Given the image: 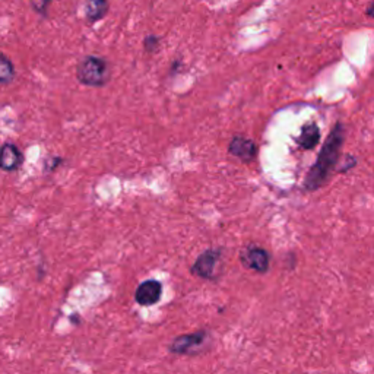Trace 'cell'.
Instances as JSON below:
<instances>
[{
    "label": "cell",
    "instance_id": "cell-16",
    "mask_svg": "<svg viewBox=\"0 0 374 374\" xmlns=\"http://www.w3.org/2000/svg\"><path fill=\"white\" fill-rule=\"evenodd\" d=\"M180 66H182L180 62H174V63H172V69H171V75L176 73V70H177Z\"/></svg>",
    "mask_w": 374,
    "mask_h": 374
},
{
    "label": "cell",
    "instance_id": "cell-5",
    "mask_svg": "<svg viewBox=\"0 0 374 374\" xmlns=\"http://www.w3.org/2000/svg\"><path fill=\"white\" fill-rule=\"evenodd\" d=\"M241 265L247 269L265 273L269 268V253L262 247L247 246L240 253Z\"/></svg>",
    "mask_w": 374,
    "mask_h": 374
},
{
    "label": "cell",
    "instance_id": "cell-3",
    "mask_svg": "<svg viewBox=\"0 0 374 374\" xmlns=\"http://www.w3.org/2000/svg\"><path fill=\"white\" fill-rule=\"evenodd\" d=\"M211 342V335L208 331H197L193 334L180 335L174 338L168 345V351L176 356H197L207 350V346Z\"/></svg>",
    "mask_w": 374,
    "mask_h": 374
},
{
    "label": "cell",
    "instance_id": "cell-13",
    "mask_svg": "<svg viewBox=\"0 0 374 374\" xmlns=\"http://www.w3.org/2000/svg\"><path fill=\"white\" fill-rule=\"evenodd\" d=\"M50 2H52V0H31V5L37 13L47 16V8Z\"/></svg>",
    "mask_w": 374,
    "mask_h": 374
},
{
    "label": "cell",
    "instance_id": "cell-6",
    "mask_svg": "<svg viewBox=\"0 0 374 374\" xmlns=\"http://www.w3.org/2000/svg\"><path fill=\"white\" fill-rule=\"evenodd\" d=\"M163 284L157 280L143 281L135 291V300L139 306L149 307L154 306L161 300Z\"/></svg>",
    "mask_w": 374,
    "mask_h": 374
},
{
    "label": "cell",
    "instance_id": "cell-15",
    "mask_svg": "<svg viewBox=\"0 0 374 374\" xmlns=\"http://www.w3.org/2000/svg\"><path fill=\"white\" fill-rule=\"evenodd\" d=\"M365 13H367V16H370V18H374V0H373L371 4H370V6L367 8Z\"/></svg>",
    "mask_w": 374,
    "mask_h": 374
},
{
    "label": "cell",
    "instance_id": "cell-8",
    "mask_svg": "<svg viewBox=\"0 0 374 374\" xmlns=\"http://www.w3.org/2000/svg\"><path fill=\"white\" fill-rule=\"evenodd\" d=\"M23 163L21 149L15 143H5L0 148V168L4 171H16Z\"/></svg>",
    "mask_w": 374,
    "mask_h": 374
},
{
    "label": "cell",
    "instance_id": "cell-12",
    "mask_svg": "<svg viewBox=\"0 0 374 374\" xmlns=\"http://www.w3.org/2000/svg\"><path fill=\"white\" fill-rule=\"evenodd\" d=\"M160 43H161V40L157 35H148V37H145V40H143L145 52L146 53H155L157 50L160 48Z\"/></svg>",
    "mask_w": 374,
    "mask_h": 374
},
{
    "label": "cell",
    "instance_id": "cell-9",
    "mask_svg": "<svg viewBox=\"0 0 374 374\" xmlns=\"http://www.w3.org/2000/svg\"><path fill=\"white\" fill-rule=\"evenodd\" d=\"M320 141V129L316 123H309L302 129V133L295 138L298 146L303 149H313Z\"/></svg>",
    "mask_w": 374,
    "mask_h": 374
},
{
    "label": "cell",
    "instance_id": "cell-2",
    "mask_svg": "<svg viewBox=\"0 0 374 374\" xmlns=\"http://www.w3.org/2000/svg\"><path fill=\"white\" fill-rule=\"evenodd\" d=\"M77 78L87 87H104L111 78L110 65L101 57L87 56L77 67Z\"/></svg>",
    "mask_w": 374,
    "mask_h": 374
},
{
    "label": "cell",
    "instance_id": "cell-1",
    "mask_svg": "<svg viewBox=\"0 0 374 374\" xmlns=\"http://www.w3.org/2000/svg\"><path fill=\"white\" fill-rule=\"evenodd\" d=\"M343 139H345V129L342 126V123H336L331 135L328 136L325 145L321 146V151L319 153L316 164L307 172L304 180L306 190L314 192L328 182L329 176L339 161Z\"/></svg>",
    "mask_w": 374,
    "mask_h": 374
},
{
    "label": "cell",
    "instance_id": "cell-11",
    "mask_svg": "<svg viewBox=\"0 0 374 374\" xmlns=\"http://www.w3.org/2000/svg\"><path fill=\"white\" fill-rule=\"evenodd\" d=\"M15 78V66L8 56L0 52V84H9Z\"/></svg>",
    "mask_w": 374,
    "mask_h": 374
},
{
    "label": "cell",
    "instance_id": "cell-10",
    "mask_svg": "<svg viewBox=\"0 0 374 374\" xmlns=\"http://www.w3.org/2000/svg\"><path fill=\"white\" fill-rule=\"evenodd\" d=\"M109 12L107 0H87L85 2V16L89 22H97L103 19Z\"/></svg>",
    "mask_w": 374,
    "mask_h": 374
},
{
    "label": "cell",
    "instance_id": "cell-14",
    "mask_svg": "<svg viewBox=\"0 0 374 374\" xmlns=\"http://www.w3.org/2000/svg\"><path fill=\"white\" fill-rule=\"evenodd\" d=\"M62 163H63V160H62L60 157L50 158V160L45 161V170H47V171H55L56 167H57L59 164H62Z\"/></svg>",
    "mask_w": 374,
    "mask_h": 374
},
{
    "label": "cell",
    "instance_id": "cell-7",
    "mask_svg": "<svg viewBox=\"0 0 374 374\" xmlns=\"http://www.w3.org/2000/svg\"><path fill=\"white\" fill-rule=\"evenodd\" d=\"M229 153L241 161H252L258 154V148L256 143L251 139L234 136L229 145Z\"/></svg>",
    "mask_w": 374,
    "mask_h": 374
},
{
    "label": "cell",
    "instance_id": "cell-4",
    "mask_svg": "<svg viewBox=\"0 0 374 374\" xmlns=\"http://www.w3.org/2000/svg\"><path fill=\"white\" fill-rule=\"evenodd\" d=\"M221 260H222L221 248H209V251H205L193 263L190 269L192 275L207 281L218 280L221 273Z\"/></svg>",
    "mask_w": 374,
    "mask_h": 374
}]
</instances>
